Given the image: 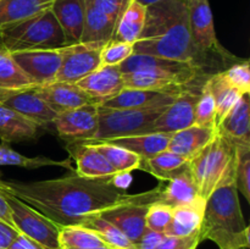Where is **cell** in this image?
<instances>
[{
  "label": "cell",
  "mask_w": 250,
  "mask_h": 249,
  "mask_svg": "<svg viewBox=\"0 0 250 249\" xmlns=\"http://www.w3.org/2000/svg\"><path fill=\"white\" fill-rule=\"evenodd\" d=\"M116 175L88 178L73 172L38 182L0 178V190L21 199L59 227L82 225L90 215L127 203L158 202L160 186L146 193L128 194L116 186Z\"/></svg>",
  "instance_id": "6da1fadb"
},
{
  "label": "cell",
  "mask_w": 250,
  "mask_h": 249,
  "mask_svg": "<svg viewBox=\"0 0 250 249\" xmlns=\"http://www.w3.org/2000/svg\"><path fill=\"white\" fill-rule=\"evenodd\" d=\"M133 53L186 61L208 75L193 42L186 0H160L146 6V22L133 43Z\"/></svg>",
  "instance_id": "7a4b0ae2"
},
{
  "label": "cell",
  "mask_w": 250,
  "mask_h": 249,
  "mask_svg": "<svg viewBox=\"0 0 250 249\" xmlns=\"http://www.w3.org/2000/svg\"><path fill=\"white\" fill-rule=\"evenodd\" d=\"M199 233L200 241L209 239L220 249H248L250 247V227L242 214L236 186V165L205 200Z\"/></svg>",
  "instance_id": "3957f363"
},
{
  "label": "cell",
  "mask_w": 250,
  "mask_h": 249,
  "mask_svg": "<svg viewBox=\"0 0 250 249\" xmlns=\"http://www.w3.org/2000/svg\"><path fill=\"white\" fill-rule=\"evenodd\" d=\"M0 45L10 53H15L36 49H60L67 45V42L49 7L2 28L0 31Z\"/></svg>",
  "instance_id": "277c9868"
},
{
  "label": "cell",
  "mask_w": 250,
  "mask_h": 249,
  "mask_svg": "<svg viewBox=\"0 0 250 249\" xmlns=\"http://www.w3.org/2000/svg\"><path fill=\"white\" fill-rule=\"evenodd\" d=\"M186 4L193 42L202 56L207 73L212 68H215V72L224 71L241 60L226 50L217 39L209 0H186ZM211 75H214L212 71Z\"/></svg>",
  "instance_id": "5b68a950"
},
{
  "label": "cell",
  "mask_w": 250,
  "mask_h": 249,
  "mask_svg": "<svg viewBox=\"0 0 250 249\" xmlns=\"http://www.w3.org/2000/svg\"><path fill=\"white\" fill-rule=\"evenodd\" d=\"M236 146L216 133L215 138L189 163L190 173L200 197L207 200L229 168L236 165Z\"/></svg>",
  "instance_id": "8992f818"
},
{
  "label": "cell",
  "mask_w": 250,
  "mask_h": 249,
  "mask_svg": "<svg viewBox=\"0 0 250 249\" xmlns=\"http://www.w3.org/2000/svg\"><path fill=\"white\" fill-rule=\"evenodd\" d=\"M167 106L110 109L99 105V126L97 134L90 141H104L117 137L148 133L150 124L163 114Z\"/></svg>",
  "instance_id": "52a82bcc"
},
{
  "label": "cell",
  "mask_w": 250,
  "mask_h": 249,
  "mask_svg": "<svg viewBox=\"0 0 250 249\" xmlns=\"http://www.w3.org/2000/svg\"><path fill=\"white\" fill-rule=\"evenodd\" d=\"M11 211L15 228L20 233L38 242L46 249H61L59 242L60 227L44 215L10 193L0 190Z\"/></svg>",
  "instance_id": "ba28073f"
},
{
  "label": "cell",
  "mask_w": 250,
  "mask_h": 249,
  "mask_svg": "<svg viewBox=\"0 0 250 249\" xmlns=\"http://www.w3.org/2000/svg\"><path fill=\"white\" fill-rule=\"evenodd\" d=\"M197 81L182 88L176 99L150 124L148 133L173 134L194 124L195 106L199 100L203 84L207 80L202 83H197Z\"/></svg>",
  "instance_id": "9c48e42d"
},
{
  "label": "cell",
  "mask_w": 250,
  "mask_h": 249,
  "mask_svg": "<svg viewBox=\"0 0 250 249\" xmlns=\"http://www.w3.org/2000/svg\"><path fill=\"white\" fill-rule=\"evenodd\" d=\"M103 43H76L61 48V66L53 82L77 83L102 66Z\"/></svg>",
  "instance_id": "30bf717a"
},
{
  "label": "cell",
  "mask_w": 250,
  "mask_h": 249,
  "mask_svg": "<svg viewBox=\"0 0 250 249\" xmlns=\"http://www.w3.org/2000/svg\"><path fill=\"white\" fill-rule=\"evenodd\" d=\"M97 104H88L77 109L58 114L53 122L61 138L68 142L90 141L95 137L99 126Z\"/></svg>",
  "instance_id": "8fae6325"
},
{
  "label": "cell",
  "mask_w": 250,
  "mask_h": 249,
  "mask_svg": "<svg viewBox=\"0 0 250 249\" xmlns=\"http://www.w3.org/2000/svg\"><path fill=\"white\" fill-rule=\"evenodd\" d=\"M11 54L17 65L36 83L37 87L53 82L62 59L61 48L15 51Z\"/></svg>",
  "instance_id": "7c38bea8"
},
{
  "label": "cell",
  "mask_w": 250,
  "mask_h": 249,
  "mask_svg": "<svg viewBox=\"0 0 250 249\" xmlns=\"http://www.w3.org/2000/svg\"><path fill=\"white\" fill-rule=\"evenodd\" d=\"M0 104L23 115L38 127L53 126L55 111L34 92L33 88L15 92H0Z\"/></svg>",
  "instance_id": "4fadbf2b"
},
{
  "label": "cell",
  "mask_w": 250,
  "mask_h": 249,
  "mask_svg": "<svg viewBox=\"0 0 250 249\" xmlns=\"http://www.w3.org/2000/svg\"><path fill=\"white\" fill-rule=\"evenodd\" d=\"M150 202H132L99 212V216L116 226L132 243L146 231V216Z\"/></svg>",
  "instance_id": "5bb4252c"
},
{
  "label": "cell",
  "mask_w": 250,
  "mask_h": 249,
  "mask_svg": "<svg viewBox=\"0 0 250 249\" xmlns=\"http://www.w3.org/2000/svg\"><path fill=\"white\" fill-rule=\"evenodd\" d=\"M76 84L84 90L98 105L116 97L125 88L124 76L119 65L99 66Z\"/></svg>",
  "instance_id": "9a60e30c"
},
{
  "label": "cell",
  "mask_w": 250,
  "mask_h": 249,
  "mask_svg": "<svg viewBox=\"0 0 250 249\" xmlns=\"http://www.w3.org/2000/svg\"><path fill=\"white\" fill-rule=\"evenodd\" d=\"M33 89L56 114L77 109L83 105L95 104L94 100L76 83L50 82L34 87Z\"/></svg>",
  "instance_id": "2e32d148"
},
{
  "label": "cell",
  "mask_w": 250,
  "mask_h": 249,
  "mask_svg": "<svg viewBox=\"0 0 250 249\" xmlns=\"http://www.w3.org/2000/svg\"><path fill=\"white\" fill-rule=\"evenodd\" d=\"M250 93H246L217 124V133L234 146H250Z\"/></svg>",
  "instance_id": "e0dca14e"
},
{
  "label": "cell",
  "mask_w": 250,
  "mask_h": 249,
  "mask_svg": "<svg viewBox=\"0 0 250 249\" xmlns=\"http://www.w3.org/2000/svg\"><path fill=\"white\" fill-rule=\"evenodd\" d=\"M182 88L178 90H146L124 88L116 97L104 102L103 106L110 109H139V107L167 106Z\"/></svg>",
  "instance_id": "ac0fdd59"
},
{
  "label": "cell",
  "mask_w": 250,
  "mask_h": 249,
  "mask_svg": "<svg viewBox=\"0 0 250 249\" xmlns=\"http://www.w3.org/2000/svg\"><path fill=\"white\" fill-rule=\"evenodd\" d=\"M66 149L75 160L76 173L82 177L97 178L119 173L92 144L82 141L68 142Z\"/></svg>",
  "instance_id": "d6986e66"
},
{
  "label": "cell",
  "mask_w": 250,
  "mask_h": 249,
  "mask_svg": "<svg viewBox=\"0 0 250 249\" xmlns=\"http://www.w3.org/2000/svg\"><path fill=\"white\" fill-rule=\"evenodd\" d=\"M119 68L122 75L137 72V71H170V72L189 73L195 76H208L199 67L190 62L134 53L122 61L119 65Z\"/></svg>",
  "instance_id": "ffe728a7"
},
{
  "label": "cell",
  "mask_w": 250,
  "mask_h": 249,
  "mask_svg": "<svg viewBox=\"0 0 250 249\" xmlns=\"http://www.w3.org/2000/svg\"><path fill=\"white\" fill-rule=\"evenodd\" d=\"M50 10L62 29L67 45L80 43L84 26V0H53Z\"/></svg>",
  "instance_id": "44dd1931"
},
{
  "label": "cell",
  "mask_w": 250,
  "mask_h": 249,
  "mask_svg": "<svg viewBox=\"0 0 250 249\" xmlns=\"http://www.w3.org/2000/svg\"><path fill=\"white\" fill-rule=\"evenodd\" d=\"M216 133V128L194 124L173 133L167 144V150L190 161L215 138Z\"/></svg>",
  "instance_id": "7402d4cb"
},
{
  "label": "cell",
  "mask_w": 250,
  "mask_h": 249,
  "mask_svg": "<svg viewBox=\"0 0 250 249\" xmlns=\"http://www.w3.org/2000/svg\"><path fill=\"white\" fill-rule=\"evenodd\" d=\"M171 136L172 134L170 133L133 134V136L104 139L103 142L127 149V150L137 154L141 160H146V159L153 158L156 154L166 150Z\"/></svg>",
  "instance_id": "603a6c76"
},
{
  "label": "cell",
  "mask_w": 250,
  "mask_h": 249,
  "mask_svg": "<svg viewBox=\"0 0 250 249\" xmlns=\"http://www.w3.org/2000/svg\"><path fill=\"white\" fill-rule=\"evenodd\" d=\"M39 127L10 107L0 104V141L4 144L34 139Z\"/></svg>",
  "instance_id": "cb8c5ba5"
},
{
  "label": "cell",
  "mask_w": 250,
  "mask_h": 249,
  "mask_svg": "<svg viewBox=\"0 0 250 249\" xmlns=\"http://www.w3.org/2000/svg\"><path fill=\"white\" fill-rule=\"evenodd\" d=\"M204 209L205 199L202 197L189 204L173 208L172 219L165 229L166 236L185 237L199 232Z\"/></svg>",
  "instance_id": "d4e9b609"
},
{
  "label": "cell",
  "mask_w": 250,
  "mask_h": 249,
  "mask_svg": "<svg viewBox=\"0 0 250 249\" xmlns=\"http://www.w3.org/2000/svg\"><path fill=\"white\" fill-rule=\"evenodd\" d=\"M146 15V6L136 0H127L117 19L112 41L127 42L132 44L137 42L144 27Z\"/></svg>",
  "instance_id": "484cf974"
},
{
  "label": "cell",
  "mask_w": 250,
  "mask_h": 249,
  "mask_svg": "<svg viewBox=\"0 0 250 249\" xmlns=\"http://www.w3.org/2000/svg\"><path fill=\"white\" fill-rule=\"evenodd\" d=\"M189 160L170 150H164L146 160H141L139 170H144L160 181L167 182L176 176L190 171Z\"/></svg>",
  "instance_id": "4316f807"
},
{
  "label": "cell",
  "mask_w": 250,
  "mask_h": 249,
  "mask_svg": "<svg viewBox=\"0 0 250 249\" xmlns=\"http://www.w3.org/2000/svg\"><path fill=\"white\" fill-rule=\"evenodd\" d=\"M199 197V192L192 177V173L190 171H187L167 181V185L165 187L160 185L158 202L171 208H177L193 203Z\"/></svg>",
  "instance_id": "83f0119b"
},
{
  "label": "cell",
  "mask_w": 250,
  "mask_h": 249,
  "mask_svg": "<svg viewBox=\"0 0 250 249\" xmlns=\"http://www.w3.org/2000/svg\"><path fill=\"white\" fill-rule=\"evenodd\" d=\"M85 1V0H84ZM116 22L85 1V17L80 43L106 44L114 37Z\"/></svg>",
  "instance_id": "f1b7e54d"
},
{
  "label": "cell",
  "mask_w": 250,
  "mask_h": 249,
  "mask_svg": "<svg viewBox=\"0 0 250 249\" xmlns=\"http://www.w3.org/2000/svg\"><path fill=\"white\" fill-rule=\"evenodd\" d=\"M53 0H0V31L49 9Z\"/></svg>",
  "instance_id": "f546056e"
},
{
  "label": "cell",
  "mask_w": 250,
  "mask_h": 249,
  "mask_svg": "<svg viewBox=\"0 0 250 249\" xmlns=\"http://www.w3.org/2000/svg\"><path fill=\"white\" fill-rule=\"evenodd\" d=\"M36 83L17 65L12 54L0 45V92L29 89Z\"/></svg>",
  "instance_id": "4dcf8cb0"
},
{
  "label": "cell",
  "mask_w": 250,
  "mask_h": 249,
  "mask_svg": "<svg viewBox=\"0 0 250 249\" xmlns=\"http://www.w3.org/2000/svg\"><path fill=\"white\" fill-rule=\"evenodd\" d=\"M88 144H92L107 161L110 165L115 168L116 172H131L132 170H137L141 166V158L137 154L121 148V146L114 145V144L106 143L103 141H82Z\"/></svg>",
  "instance_id": "1f68e13d"
},
{
  "label": "cell",
  "mask_w": 250,
  "mask_h": 249,
  "mask_svg": "<svg viewBox=\"0 0 250 249\" xmlns=\"http://www.w3.org/2000/svg\"><path fill=\"white\" fill-rule=\"evenodd\" d=\"M94 231L107 247L112 249H137L136 244L132 243L116 226L100 217L98 214L90 215L83 220L82 225Z\"/></svg>",
  "instance_id": "d6a6232c"
},
{
  "label": "cell",
  "mask_w": 250,
  "mask_h": 249,
  "mask_svg": "<svg viewBox=\"0 0 250 249\" xmlns=\"http://www.w3.org/2000/svg\"><path fill=\"white\" fill-rule=\"evenodd\" d=\"M207 81L209 83L212 95H214L217 127V124L224 119L225 115L232 109V106L238 102V99L243 94L226 82V80L222 77L221 71L209 76Z\"/></svg>",
  "instance_id": "836d02e7"
},
{
  "label": "cell",
  "mask_w": 250,
  "mask_h": 249,
  "mask_svg": "<svg viewBox=\"0 0 250 249\" xmlns=\"http://www.w3.org/2000/svg\"><path fill=\"white\" fill-rule=\"evenodd\" d=\"M0 166H19V167L29 168H39L45 167V166H60V167H66L68 170H73L71 166V160H53L45 156H37V158H28L19 151L10 148L7 144H0ZM75 171V170H73Z\"/></svg>",
  "instance_id": "e575fe53"
},
{
  "label": "cell",
  "mask_w": 250,
  "mask_h": 249,
  "mask_svg": "<svg viewBox=\"0 0 250 249\" xmlns=\"http://www.w3.org/2000/svg\"><path fill=\"white\" fill-rule=\"evenodd\" d=\"M59 242L61 249H89L106 246L94 231L81 225L60 227Z\"/></svg>",
  "instance_id": "d590c367"
},
{
  "label": "cell",
  "mask_w": 250,
  "mask_h": 249,
  "mask_svg": "<svg viewBox=\"0 0 250 249\" xmlns=\"http://www.w3.org/2000/svg\"><path fill=\"white\" fill-rule=\"evenodd\" d=\"M208 80V78H207ZM194 124L198 126L216 128V107H215L214 95H212L208 81H205L200 92L199 100L195 106Z\"/></svg>",
  "instance_id": "8d00e7d4"
},
{
  "label": "cell",
  "mask_w": 250,
  "mask_h": 249,
  "mask_svg": "<svg viewBox=\"0 0 250 249\" xmlns=\"http://www.w3.org/2000/svg\"><path fill=\"white\" fill-rule=\"evenodd\" d=\"M222 77L233 88H236L242 94L250 93V63L249 60H239L232 63L224 71H221Z\"/></svg>",
  "instance_id": "74e56055"
},
{
  "label": "cell",
  "mask_w": 250,
  "mask_h": 249,
  "mask_svg": "<svg viewBox=\"0 0 250 249\" xmlns=\"http://www.w3.org/2000/svg\"><path fill=\"white\" fill-rule=\"evenodd\" d=\"M236 155L237 189L250 202V146H237Z\"/></svg>",
  "instance_id": "f35d334b"
},
{
  "label": "cell",
  "mask_w": 250,
  "mask_h": 249,
  "mask_svg": "<svg viewBox=\"0 0 250 249\" xmlns=\"http://www.w3.org/2000/svg\"><path fill=\"white\" fill-rule=\"evenodd\" d=\"M173 208L163 204L160 202H154L149 205L146 216V228L151 231L165 233L166 227L172 219Z\"/></svg>",
  "instance_id": "ab89813d"
},
{
  "label": "cell",
  "mask_w": 250,
  "mask_h": 249,
  "mask_svg": "<svg viewBox=\"0 0 250 249\" xmlns=\"http://www.w3.org/2000/svg\"><path fill=\"white\" fill-rule=\"evenodd\" d=\"M133 54V44L110 41L102 49V65H120Z\"/></svg>",
  "instance_id": "60d3db41"
},
{
  "label": "cell",
  "mask_w": 250,
  "mask_h": 249,
  "mask_svg": "<svg viewBox=\"0 0 250 249\" xmlns=\"http://www.w3.org/2000/svg\"><path fill=\"white\" fill-rule=\"evenodd\" d=\"M200 242L199 232L185 237L165 236L156 249H197Z\"/></svg>",
  "instance_id": "b9f144b4"
},
{
  "label": "cell",
  "mask_w": 250,
  "mask_h": 249,
  "mask_svg": "<svg viewBox=\"0 0 250 249\" xmlns=\"http://www.w3.org/2000/svg\"><path fill=\"white\" fill-rule=\"evenodd\" d=\"M85 1L97 7L99 11L106 15L114 22H117V19H119L127 0H85Z\"/></svg>",
  "instance_id": "7bdbcfd3"
},
{
  "label": "cell",
  "mask_w": 250,
  "mask_h": 249,
  "mask_svg": "<svg viewBox=\"0 0 250 249\" xmlns=\"http://www.w3.org/2000/svg\"><path fill=\"white\" fill-rule=\"evenodd\" d=\"M165 233H160V232H155L146 228L143 236L134 244H136L137 249H156L160 246V243L165 238Z\"/></svg>",
  "instance_id": "ee69618b"
},
{
  "label": "cell",
  "mask_w": 250,
  "mask_h": 249,
  "mask_svg": "<svg viewBox=\"0 0 250 249\" xmlns=\"http://www.w3.org/2000/svg\"><path fill=\"white\" fill-rule=\"evenodd\" d=\"M20 232L0 220V249H7Z\"/></svg>",
  "instance_id": "f6af8a7d"
},
{
  "label": "cell",
  "mask_w": 250,
  "mask_h": 249,
  "mask_svg": "<svg viewBox=\"0 0 250 249\" xmlns=\"http://www.w3.org/2000/svg\"><path fill=\"white\" fill-rule=\"evenodd\" d=\"M7 249H46L42 244L36 242L34 239L24 236V234L19 233L16 238L14 239L10 247Z\"/></svg>",
  "instance_id": "bcb514c9"
},
{
  "label": "cell",
  "mask_w": 250,
  "mask_h": 249,
  "mask_svg": "<svg viewBox=\"0 0 250 249\" xmlns=\"http://www.w3.org/2000/svg\"><path fill=\"white\" fill-rule=\"evenodd\" d=\"M0 220L15 228L14 221H12L11 211H10V208H9V205H7L6 199H5L4 195H2L1 193H0Z\"/></svg>",
  "instance_id": "7dc6e473"
},
{
  "label": "cell",
  "mask_w": 250,
  "mask_h": 249,
  "mask_svg": "<svg viewBox=\"0 0 250 249\" xmlns=\"http://www.w3.org/2000/svg\"><path fill=\"white\" fill-rule=\"evenodd\" d=\"M136 1H138L139 4H142L143 6H149V5H153L155 4V2L160 1V0H136Z\"/></svg>",
  "instance_id": "c3c4849f"
},
{
  "label": "cell",
  "mask_w": 250,
  "mask_h": 249,
  "mask_svg": "<svg viewBox=\"0 0 250 249\" xmlns=\"http://www.w3.org/2000/svg\"><path fill=\"white\" fill-rule=\"evenodd\" d=\"M89 249H112L107 246H102V247H95V248H89Z\"/></svg>",
  "instance_id": "681fc988"
}]
</instances>
